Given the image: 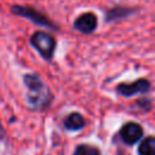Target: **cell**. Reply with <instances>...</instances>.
I'll list each match as a JSON object with an SVG mask.
<instances>
[{"label": "cell", "mask_w": 155, "mask_h": 155, "mask_svg": "<svg viewBox=\"0 0 155 155\" xmlns=\"http://www.w3.org/2000/svg\"><path fill=\"white\" fill-rule=\"evenodd\" d=\"M23 85L27 90L25 103L28 109L31 111H45L47 110L54 96L48 85L36 73H27L23 75Z\"/></svg>", "instance_id": "obj_1"}, {"label": "cell", "mask_w": 155, "mask_h": 155, "mask_svg": "<svg viewBox=\"0 0 155 155\" xmlns=\"http://www.w3.org/2000/svg\"><path fill=\"white\" fill-rule=\"evenodd\" d=\"M10 12L17 17H22L25 18L28 21H30L31 23H34L38 27L48 29V30H53V31H58L59 27L52 22V19L46 16L44 12H41L40 10L29 6V5H12L10 6Z\"/></svg>", "instance_id": "obj_2"}, {"label": "cell", "mask_w": 155, "mask_h": 155, "mask_svg": "<svg viewBox=\"0 0 155 155\" xmlns=\"http://www.w3.org/2000/svg\"><path fill=\"white\" fill-rule=\"evenodd\" d=\"M29 44L46 62H52L57 48V40L52 34L45 30H36L30 35Z\"/></svg>", "instance_id": "obj_3"}, {"label": "cell", "mask_w": 155, "mask_h": 155, "mask_svg": "<svg viewBox=\"0 0 155 155\" xmlns=\"http://www.w3.org/2000/svg\"><path fill=\"white\" fill-rule=\"evenodd\" d=\"M151 90V82L147 78H139L132 82H120L116 85L115 91L125 98H131L137 94H147Z\"/></svg>", "instance_id": "obj_4"}, {"label": "cell", "mask_w": 155, "mask_h": 155, "mask_svg": "<svg viewBox=\"0 0 155 155\" xmlns=\"http://www.w3.org/2000/svg\"><path fill=\"white\" fill-rule=\"evenodd\" d=\"M119 137L126 145H134L144 137V130L140 124L136 121H127L119 130Z\"/></svg>", "instance_id": "obj_5"}, {"label": "cell", "mask_w": 155, "mask_h": 155, "mask_svg": "<svg viewBox=\"0 0 155 155\" xmlns=\"http://www.w3.org/2000/svg\"><path fill=\"white\" fill-rule=\"evenodd\" d=\"M97 27H98V19L93 12H84L79 15L73 23V28L76 31L85 35L94 33Z\"/></svg>", "instance_id": "obj_6"}, {"label": "cell", "mask_w": 155, "mask_h": 155, "mask_svg": "<svg viewBox=\"0 0 155 155\" xmlns=\"http://www.w3.org/2000/svg\"><path fill=\"white\" fill-rule=\"evenodd\" d=\"M138 8L132 7V6H124V5H116L110 8H108L104 12V22L105 23H111L116 22L120 19L128 18L133 15H136Z\"/></svg>", "instance_id": "obj_7"}, {"label": "cell", "mask_w": 155, "mask_h": 155, "mask_svg": "<svg viewBox=\"0 0 155 155\" xmlns=\"http://www.w3.org/2000/svg\"><path fill=\"white\" fill-rule=\"evenodd\" d=\"M86 119L79 111H71L63 119V127L69 132H78L86 127Z\"/></svg>", "instance_id": "obj_8"}, {"label": "cell", "mask_w": 155, "mask_h": 155, "mask_svg": "<svg viewBox=\"0 0 155 155\" xmlns=\"http://www.w3.org/2000/svg\"><path fill=\"white\" fill-rule=\"evenodd\" d=\"M138 155H155V138L153 136H147L142 138L137 149Z\"/></svg>", "instance_id": "obj_9"}, {"label": "cell", "mask_w": 155, "mask_h": 155, "mask_svg": "<svg viewBox=\"0 0 155 155\" xmlns=\"http://www.w3.org/2000/svg\"><path fill=\"white\" fill-rule=\"evenodd\" d=\"M73 155H102V151L98 147L81 143L74 148Z\"/></svg>", "instance_id": "obj_10"}, {"label": "cell", "mask_w": 155, "mask_h": 155, "mask_svg": "<svg viewBox=\"0 0 155 155\" xmlns=\"http://www.w3.org/2000/svg\"><path fill=\"white\" fill-rule=\"evenodd\" d=\"M134 105L143 113H149L153 109V101L149 97H140L134 102Z\"/></svg>", "instance_id": "obj_11"}, {"label": "cell", "mask_w": 155, "mask_h": 155, "mask_svg": "<svg viewBox=\"0 0 155 155\" xmlns=\"http://www.w3.org/2000/svg\"><path fill=\"white\" fill-rule=\"evenodd\" d=\"M5 139H6V131L0 124V140H5Z\"/></svg>", "instance_id": "obj_12"}, {"label": "cell", "mask_w": 155, "mask_h": 155, "mask_svg": "<svg viewBox=\"0 0 155 155\" xmlns=\"http://www.w3.org/2000/svg\"><path fill=\"white\" fill-rule=\"evenodd\" d=\"M117 155H121V153H120V151H119V154H117Z\"/></svg>", "instance_id": "obj_13"}]
</instances>
